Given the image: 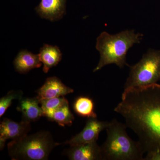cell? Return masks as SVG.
I'll return each mask as SVG.
<instances>
[{
  "instance_id": "cell-9",
  "label": "cell",
  "mask_w": 160,
  "mask_h": 160,
  "mask_svg": "<svg viewBox=\"0 0 160 160\" xmlns=\"http://www.w3.org/2000/svg\"><path fill=\"white\" fill-rule=\"evenodd\" d=\"M66 0H41L35 10L42 18L58 21L66 14Z\"/></svg>"
},
{
  "instance_id": "cell-10",
  "label": "cell",
  "mask_w": 160,
  "mask_h": 160,
  "mask_svg": "<svg viewBox=\"0 0 160 160\" xmlns=\"http://www.w3.org/2000/svg\"><path fill=\"white\" fill-rule=\"evenodd\" d=\"M73 92V89L64 85L58 78L52 77L46 79L44 85L37 91L36 98L40 101L63 97Z\"/></svg>"
},
{
  "instance_id": "cell-2",
  "label": "cell",
  "mask_w": 160,
  "mask_h": 160,
  "mask_svg": "<svg viewBox=\"0 0 160 160\" xmlns=\"http://www.w3.org/2000/svg\"><path fill=\"white\" fill-rule=\"evenodd\" d=\"M143 37L142 34L136 33L133 29L114 35L103 32L97 39L96 48L99 52L100 59L93 72L112 64L120 68L129 66L126 62L127 52L135 44L140 43Z\"/></svg>"
},
{
  "instance_id": "cell-7",
  "label": "cell",
  "mask_w": 160,
  "mask_h": 160,
  "mask_svg": "<svg viewBox=\"0 0 160 160\" xmlns=\"http://www.w3.org/2000/svg\"><path fill=\"white\" fill-rule=\"evenodd\" d=\"M31 129L29 122L22 120L17 122L9 119L5 118L0 125V148L3 149L6 141L19 139L27 135Z\"/></svg>"
},
{
  "instance_id": "cell-5",
  "label": "cell",
  "mask_w": 160,
  "mask_h": 160,
  "mask_svg": "<svg viewBox=\"0 0 160 160\" xmlns=\"http://www.w3.org/2000/svg\"><path fill=\"white\" fill-rule=\"evenodd\" d=\"M129 66L130 72L125 89L157 83L160 80V50L149 49L138 62Z\"/></svg>"
},
{
  "instance_id": "cell-1",
  "label": "cell",
  "mask_w": 160,
  "mask_h": 160,
  "mask_svg": "<svg viewBox=\"0 0 160 160\" xmlns=\"http://www.w3.org/2000/svg\"><path fill=\"white\" fill-rule=\"evenodd\" d=\"M114 111L138 136L145 153L160 150V85L125 89Z\"/></svg>"
},
{
  "instance_id": "cell-6",
  "label": "cell",
  "mask_w": 160,
  "mask_h": 160,
  "mask_svg": "<svg viewBox=\"0 0 160 160\" xmlns=\"http://www.w3.org/2000/svg\"><path fill=\"white\" fill-rule=\"evenodd\" d=\"M109 124V122L99 121L97 118H89L80 133L63 143H57L58 146L61 144L73 146L97 142L100 132L107 129Z\"/></svg>"
},
{
  "instance_id": "cell-17",
  "label": "cell",
  "mask_w": 160,
  "mask_h": 160,
  "mask_svg": "<svg viewBox=\"0 0 160 160\" xmlns=\"http://www.w3.org/2000/svg\"><path fill=\"white\" fill-rule=\"evenodd\" d=\"M23 92L21 90H12L9 92L0 100V117L4 114L6 110L11 105L13 100H21L22 98Z\"/></svg>"
},
{
  "instance_id": "cell-4",
  "label": "cell",
  "mask_w": 160,
  "mask_h": 160,
  "mask_svg": "<svg viewBox=\"0 0 160 160\" xmlns=\"http://www.w3.org/2000/svg\"><path fill=\"white\" fill-rule=\"evenodd\" d=\"M57 146L49 132L42 131L11 141L8 150L12 160H46Z\"/></svg>"
},
{
  "instance_id": "cell-12",
  "label": "cell",
  "mask_w": 160,
  "mask_h": 160,
  "mask_svg": "<svg viewBox=\"0 0 160 160\" xmlns=\"http://www.w3.org/2000/svg\"><path fill=\"white\" fill-rule=\"evenodd\" d=\"M13 64L16 71L26 74L32 69L40 68L42 65L39 54H34L28 50H22L18 53Z\"/></svg>"
},
{
  "instance_id": "cell-8",
  "label": "cell",
  "mask_w": 160,
  "mask_h": 160,
  "mask_svg": "<svg viewBox=\"0 0 160 160\" xmlns=\"http://www.w3.org/2000/svg\"><path fill=\"white\" fill-rule=\"evenodd\" d=\"M65 153L72 160H103L102 148L97 142L70 146Z\"/></svg>"
},
{
  "instance_id": "cell-11",
  "label": "cell",
  "mask_w": 160,
  "mask_h": 160,
  "mask_svg": "<svg viewBox=\"0 0 160 160\" xmlns=\"http://www.w3.org/2000/svg\"><path fill=\"white\" fill-rule=\"evenodd\" d=\"M39 104V101L36 97L22 98L17 107V110L22 116V120L31 122L38 121L44 116L42 109Z\"/></svg>"
},
{
  "instance_id": "cell-16",
  "label": "cell",
  "mask_w": 160,
  "mask_h": 160,
  "mask_svg": "<svg viewBox=\"0 0 160 160\" xmlns=\"http://www.w3.org/2000/svg\"><path fill=\"white\" fill-rule=\"evenodd\" d=\"M74 119V116L72 113L68 103L56 110L50 120L54 121L59 126L64 127L66 126H71Z\"/></svg>"
},
{
  "instance_id": "cell-15",
  "label": "cell",
  "mask_w": 160,
  "mask_h": 160,
  "mask_svg": "<svg viewBox=\"0 0 160 160\" xmlns=\"http://www.w3.org/2000/svg\"><path fill=\"white\" fill-rule=\"evenodd\" d=\"M43 112L44 116L50 120L56 110L68 102L64 96L41 100L39 101Z\"/></svg>"
},
{
  "instance_id": "cell-18",
  "label": "cell",
  "mask_w": 160,
  "mask_h": 160,
  "mask_svg": "<svg viewBox=\"0 0 160 160\" xmlns=\"http://www.w3.org/2000/svg\"><path fill=\"white\" fill-rule=\"evenodd\" d=\"M145 160H160V150L147 152Z\"/></svg>"
},
{
  "instance_id": "cell-13",
  "label": "cell",
  "mask_w": 160,
  "mask_h": 160,
  "mask_svg": "<svg viewBox=\"0 0 160 160\" xmlns=\"http://www.w3.org/2000/svg\"><path fill=\"white\" fill-rule=\"evenodd\" d=\"M38 54L43 64V71L45 73H47L51 68L56 66L62 59V52L56 46L44 44Z\"/></svg>"
},
{
  "instance_id": "cell-3",
  "label": "cell",
  "mask_w": 160,
  "mask_h": 160,
  "mask_svg": "<svg viewBox=\"0 0 160 160\" xmlns=\"http://www.w3.org/2000/svg\"><path fill=\"white\" fill-rule=\"evenodd\" d=\"M126 124L114 119L106 129L107 137L102 146L103 160H142L144 150L139 141L132 139Z\"/></svg>"
},
{
  "instance_id": "cell-14",
  "label": "cell",
  "mask_w": 160,
  "mask_h": 160,
  "mask_svg": "<svg viewBox=\"0 0 160 160\" xmlns=\"http://www.w3.org/2000/svg\"><path fill=\"white\" fill-rule=\"evenodd\" d=\"M75 112L82 117L97 118L95 111V104L91 98L86 96H80L77 98L73 103Z\"/></svg>"
}]
</instances>
